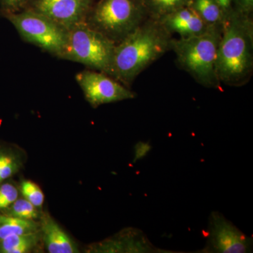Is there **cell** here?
I'll return each instance as SVG.
<instances>
[{"mask_svg":"<svg viewBox=\"0 0 253 253\" xmlns=\"http://www.w3.org/2000/svg\"><path fill=\"white\" fill-rule=\"evenodd\" d=\"M189 5L209 26H222L226 15L214 0H191Z\"/></svg>","mask_w":253,"mask_h":253,"instance_id":"2e32d148","label":"cell"},{"mask_svg":"<svg viewBox=\"0 0 253 253\" xmlns=\"http://www.w3.org/2000/svg\"><path fill=\"white\" fill-rule=\"evenodd\" d=\"M146 16L144 0H98L85 23L116 44L141 26Z\"/></svg>","mask_w":253,"mask_h":253,"instance_id":"277c9868","label":"cell"},{"mask_svg":"<svg viewBox=\"0 0 253 253\" xmlns=\"http://www.w3.org/2000/svg\"><path fill=\"white\" fill-rule=\"evenodd\" d=\"M253 239L240 231L219 212H212L208 224V239L204 253L251 252Z\"/></svg>","mask_w":253,"mask_h":253,"instance_id":"ba28073f","label":"cell"},{"mask_svg":"<svg viewBox=\"0 0 253 253\" xmlns=\"http://www.w3.org/2000/svg\"><path fill=\"white\" fill-rule=\"evenodd\" d=\"M19 192L14 184L8 181L0 184V212L18 199Z\"/></svg>","mask_w":253,"mask_h":253,"instance_id":"ffe728a7","label":"cell"},{"mask_svg":"<svg viewBox=\"0 0 253 253\" xmlns=\"http://www.w3.org/2000/svg\"><path fill=\"white\" fill-rule=\"evenodd\" d=\"M41 239V231L10 236L0 240V253H28L38 246Z\"/></svg>","mask_w":253,"mask_h":253,"instance_id":"5bb4252c","label":"cell"},{"mask_svg":"<svg viewBox=\"0 0 253 253\" xmlns=\"http://www.w3.org/2000/svg\"><path fill=\"white\" fill-rule=\"evenodd\" d=\"M253 28L249 15L233 10L222 24L216 73L219 83L230 86L246 83L253 71Z\"/></svg>","mask_w":253,"mask_h":253,"instance_id":"7a4b0ae2","label":"cell"},{"mask_svg":"<svg viewBox=\"0 0 253 253\" xmlns=\"http://www.w3.org/2000/svg\"><path fill=\"white\" fill-rule=\"evenodd\" d=\"M191 0H144L148 16L160 21L176 10L189 4Z\"/></svg>","mask_w":253,"mask_h":253,"instance_id":"e0dca14e","label":"cell"},{"mask_svg":"<svg viewBox=\"0 0 253 253\" xmlns=\"http://www.w3.org/2000/svg\"><path fill=\"white\" fill-rule=\"evenodd\" d=\"M115 46L113 42L82 23L68 30L60 59L81 63L109 76Z\"/></svg>","mask_w":253,"mask_h":253,"instance_id":"5b68a950","label":"cell"},{"mask_svg":"<svg viewBox=\"0 0 253 253\" xmlns=\"http://www.w3.org/2000/svg\"><path fill=\"white\" fill-rule=\"evenodd\" d=\"M0 212L6 215L23 219L35 220L39 217L38 208L35 207L26 199H16L9 207Z\"/></svg>","mask_w":253,"mask_h":253,"instance_id":"ac0fdd59","label":"cell"},{"mask_svg":"<svg viewBox=\"0 0 253 253\" xmlns=\"http://www.w3.org/2000/svg\"><path fill=\"white\" fill-rule=\"evenodd\" d=\"M3 16L14 26L23 41L60 59L67 42L66 28L28 9Z\"/></svg>","mask_w":253,"mask_h":253,"instance_id":"8992f818","label":"cell"},{"mask_svg":"<svg viewBox=\"0 0 253 253\" xmlns=\"http://www.w3.org/2000/svg\"><path fill=\"white\" fill-rule=\"evenodd\" d=\"M214 1L219 5L226 16L234 10L232 8V2L234 0H214Z\"/></svg>","mask_w":253,"mask_h":253,"instance_id":"603a6c76","label":"cell"},{"mask_svg":"<svg viewBox=\"0 0 253 253\" xmlns=\"http://www.w3.org/2000/svg\"><path fill=\"white\" fill-rule=\"evenodd\" d=\"M158 21L168 33H177L181 38L199 36L211 26L205 22L189 5L176 10Z\"/></svg>","mask_w":253,"mask_h":253,"instance_id":"30bf717a","label":"cell"},{"mask_svg":"<svg viewBox=\"0 0 253 253\" xmlns=\"http://www.w3.org/2000/svg\"><path fill=\"white\" fill-rule=\"evenodd\" d=\"M222 26H211L199 36L171 40V49L183 70L198 83L208 87L220 84L216 73L218 46Z\"/></svg>","mask_w":253,"mask_h":253,"instance_id":"3957f363","label":"cell"},{"mask_svg":"<svg viewBox=\"0 0 253 253\" xmlns=\"http://www.w3.org/2000/svg\"><path fill=\"white\" fill-rule=\"evenodd\" d=\"M94 0H31L25 9L44 15L59 26L70 30L85 22Z\"/></svg>","mask_w":253,"mask_h":253,"instance_id":"9c48e42d","label":"cell"},{"mask_svg":"<svg viewBox=\"0 0 253 253\" xmlns=\"http://www.w3.org/2000/svg\"><path fill=\"white\" fill-rule=\"evenodd\" d=\"M40 231L41 239L48 253H80L76 241L47 213H44L42 216Z\"/></svg>","mask_w":253,"mask_h":253,"instance_id":"7c38bea8","label":"cell"},{"mask_svg":"<svg viewBox=\"0 0 253 253\" xmlns=\"http://www.w3.org/2000/svg\"><path fill=\"white\" fill-rule=\"evenodd\" d=\"M235 1L237 4L236 10L250 16L253 8V0H235Z\"/></svg>","mask_w":253,"mask_h":253,"instance_id":"7402d4cb","label":"cell"},{"mask_svg":"<svg viewBox=\"0 0 253 253\" xmlns=\"http://www.w3.org/2000/svg\"><path fill=\"white\" fill-rule=\"evenodd\" d=\"M76 80L86 101L93 108L134 99L136 96L127 86L100 71L84 70L76 75Z\"/></svg>","mask_w":253,"mask_h":253,"instance_id":"52a82bcc","label":"cell"},{"mask_svg":"<svg viewBox=\"0 0 253 253\" xmlns=\"http://www.w3.org/2000/svg\"><path fill=\"white\" fill-rule=\"evenodd\" d=\"M31 0H0V13L5 15L22 11Z\"/></svg>","mask_w":253,"mask_h":253,"instance_id":"44dd1931","label":"cell"},{"mask_svg":"<svg viewBox=\"0 0 253 253\" xmlns=\"http://www.w3.org/2000/svg\"><path fill=\"white\" fill-rule=\"evenodd\" d=\"M25 155L21 150L7 144H0V184L17 174L24 166Z\"/></svg>","mask_w":253,"mask_h":253,"instance_id":"4fadbf2b","label":"cell"},{"mask_svg":"<svg viewBox=\"0 0 253 253\" xmlns=\"http://www.w3.org/2000/svg\"><path fill=\"white\" fill-rule=\"evenodd\" d=\"M143 233L131 229L114 237L91 245L88 253H146L156 251Z\"/></svg>","mask_w":253,"mask_h":253,"instance_id":"8fae6325","label":"cell"},{"mask_svg":"<svg viewBox=\"0 0 253 253\" xmlns=\"http://www.w3.org/2000/svg\"><path fill=\"white\" fill-rule=\"evenodd\" d=\"M21 192L24 199L29 201L37 208H41L44 204V195L40 186L30 180H23L21 184Z\"/></svg>","mask_w":253,"mask_h":253,"instance_id":"d6986e66","label":"cell"},{"mask_svg":"<svg viewBox=\"0 0 253 253\" xmlns=\"http://www.w3.org/2000/svg\"><path fill=\"white\" fill-rule=\"evenodd\" d=\"M170 33L151 18L116 44L109 76L130 85L150 65L171 49Z\"/></svg>","mask_w":253,"mask_h":253,"instance_id":"6da1fadb","label":"cell"},{"mask_svg":"<svg viewBox=\"0 0 253 253\" xmlns=\"http://www.w3.org/2000/svg\"><path fill=\"white\" fill-rule=\"evenodd\" d=\"M39 230L40 224L33 219H19L0 213V240Z\"/></svg>","mask_w":253,"mask_h":253,"instance_id":"9a60e30c","label":"cell"}]
</instances>
